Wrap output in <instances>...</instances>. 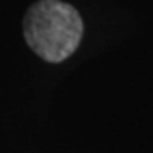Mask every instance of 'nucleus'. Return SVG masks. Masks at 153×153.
Segmentation results:
<instances>
[{"instance_id":"obj_1","label":"nucleus","mask_w":153,"mask_h":153,"mask_svg":"<svg viewBox=\"0 0 153 153\" xmlns=\"http://www.w3.org/2000/svg\"><path fill=\"white\" fill-rule=\"evenodd\" d=\"M82 34L80 14L61 0H39L24 17L27 46L49 63L66 60L78 48Z\"/></svg>"}]
</instances>
